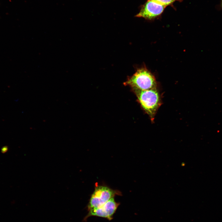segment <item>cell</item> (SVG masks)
<instances>
[{"label":"cell","instance_id":"cell-2","mask_svg":"<svg viewBox=\"0 0 222 222\" xmlns=\"http://www.w3.org/2000/svg\"><path fill=\"white\" fill-rule=\"evenodd\" d=\"M124 84L131 87L133 91L157 88V86L154 76L145 67L138 68Z\"/></svg>","mask_w":222,"mask_h":222},{"label":"cell","instance_id":"cell-8","mask_svg":"<svg viewBox=\"0 0 222 222\" xmlns=\"http://www.w3.org/2000/svg\"><path fill=\"white\" fill-rule=\"evenodd\" d=\"M221 6L222 8V0H221Z\"/></svg>","mask_w":222,"mask_h":222},{"label":"cell","instance_id":"cell-7","mask_svg":"<svg viewBox=\"0 0 222 222\" xmlns=\"http://www.w3.org/2000/svg\"><path fill=\"white\" fill-rule=\"evenodd\" d=\"M8 146H5L2 148L1 149V152L3 154L5 153L8 151Z\"/></svg>","mask_w":222,"mask_h":222},{"label":"cell","instance_id":"cell-6","mask_svg":"<svg viewBox=\"0 0 222 222\" xmlns=\"http://www.w3.org/2000/svg\"><path fill=\"white\" fill-rule=\"evenodd\" d=\"M166 6L172 5L176 1H180L182 0H153Z\"/></svg>","mask_w":222,"mask_h":222},{"label":"cell","instance_id":"cell-4","mask_svg":"<svg viewBox=\"0 0 222 222\" xmlns=\"http://www.w3.org/2000/svg\"><path fill=\"white\" fill-rule=\"evenodd\" d=\"M166 7L153 0H147L135 16L153 20L160 16Z\"/></svg>","mask_w":222,"mask_h":222},{"label":"cell","instance_id":"cell-3","mask_svg":"<svg viewBox=\"0 0 222 222\" xmlns=\"http://www.w3.org/2000/svg\"><path fill=\"white\" fill-rule=\"evenodd\" d=\"M118 191L104 186L96 187L92 194L88 205V210L103 205L116 195H120Z\"/></svg>","mask_w":222,"mask_h":222},{"label":"cell","instance_id":"cell-5","mask_svg":"<svg viewBox=\"0 0 222 222\" xmlns=\"http://www.w3.org/2000/svg\"><path fill=\"white\" fill-rule=\"evenodd\" d=\"M119 205V203L115 202L114 198H112L101 207L89 210L84 221H86L88 217L92 216L103 217L111 220Z\"/></svg>","mask_w":222,"mask_h":222},{"label":"cell","instance_id":"cell-1","mask_svg":"<svg viewBox=\"0 0 222 222\" xmlns=\"http://www.w3.org/2000/svg\"><path fill=\"white\" fill-rule=\"evenodd\" d=\"M138 101L145 113L153 121L155 114L162 103L157 88L145 90L134 91Z\"/></svg>","mask_w":222,"mask_h":222}]
</instances>
